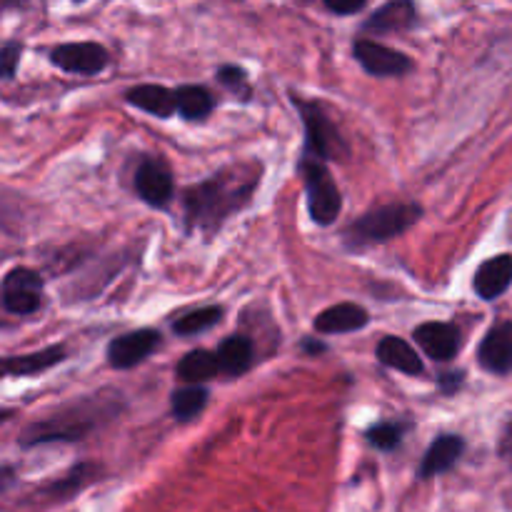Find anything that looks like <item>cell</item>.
<instances>
[{
    "label": "cell",
    "mask_w": 512,
    "mask_h": 512,
    "mask_svg": "<svg viewBox=\"0 0 512 512\" xmlns=\"http://www.w3.org/2000/svg\"><path fill=\"white\" fill-rule=\"evenodd\" d=\"M175 93V110L188 120H200L210 115L213 110V95L200 85H183V88L173 90Z\"/></svg>",
    "instance_id": "22"
},
{
    "label": "cell",
    "mask_w": 512,
    "mask_h": 512,
    "mask_svg": "<svg viewBox=\"0 0 512 512\" xmlns=\"http://www.w3.org/2000/svg\"><path fill=\"white\" fill-rule=\"evenodd\" d=\"M160 345V333L158 330H133V333H125L120 338L110 340L108 345V363L115 370H128L135 365L143 363L150 353Z\"/></svg>",
    "instance_id": "8"
},
{
    "label": "cell",
    "mask_w": 512,
    "mask_h": 512,
    "mask_svg": "<svg viewBox=\"0 0 512 512\" xmlns=\"http://www.w3.org/2000/svg\"><path fill=\"white\" fill-rule=\"evenodd\" d=\"M208 390L203 385H188V388L175 390L173 398H170V410H173V418L180 423H188V420L198 418L203 413V408L208 405Z\"/></svg>",
    "instance_id": "23"
},
{
    "label": "cell",
    "mask_w": 512,
    "mask_h": 512,
    "mask_svg": "<svg viewBox=\"0 0 512 512\" xmlns=\"http://www.w3.org/2000/svg\"><path fill=\"white\" fill-rule=\"evenodd\" d=\"M65 348L63 345H50V348L38 350L30 355H18V358H0V378H23V375H38L53 365L63 363Z\"/></svg>",
    "instance_id": "15"
},
{
    "label": "cell",
    "mask_w": 512,
    "mask_h": 512,
    "mask_svg": "<svg viewBox=\"0 0 512 512\" xmlns=\"http://www.w3.org/2000/svg\"><path fill=\"white\" fill-rule=\"evenodd\" d=\"M218 373V358H215V353H208V350H190L178 363V378L190 385L205 383V380L215 378Z\"/></svg>",
    "instance_id": "21"
},
{
    "label": "cell",
    "mask_w": 512,
    "mask_h": 512,
    "mask_svg": "<svg viewBox=\"0 0 512 512\" xmlns=\"http://www.w3.org/2000/svg\"><path fill=\"white\" fill-rule=\"evenodd\" d=\"M218 80L225 85L228 90H233L238 98L248 100L250 98V83H248V75H245L243 68H235V65H223L218 70Z\"/></svg>",
    "instance_id": "26"
},
{
    "label": "cell",
    "mask_w": 512,
    "mask_h": 512,
    "mask_svg": "<svg viewBox=\"0 0 512 512\" xmlns=\"http://www.w3.org/2000/svg\"><path fill=\"white\" fill-rule=\"evenodd\" d=\"M15 480V470L8 468V465H0V493H5V490L13 485Z\"/></svg>",
    "instance_id": "30"
},
{
    "label": "cell",
    "mask_w": 512,
    "mask_h": 512,
    "mask_svg": "<svg viewBox=\"0 0 512 512\" xmlns=\"http://www.w3.org/2000/svg\"><path fill=\"white\" fill-rule=\"evenodd\" d=\"M512 285V253H500L475 270L473 288L478 298L498 300Z\"/></svg>",
    "instance_id": "13"
},
{
    "label": "cell",
    "mask_w": 512,
    "mask_h": 512,
    "mask_svg": "<svg viewBox=\"0 0 512 512\" xmlns=\"http://www.w3.org/2000/svg\"><path fill=\"white\" fill-rule=\"evenodd\" d=\"M465 453V440L460 435H440L425 453L423 463H420V478L428 480L435 475L448 473L450 468L458 465V460Z\"/></svg>",
    "instance_id": "14"
},
{
    "label": "cell",
    "mask_w": 512,
    "mask_h": 512,
    "mask_svg": "<svg viewBox=\"0 0 512 512\" xmlns=\"http://www.w3.org/2000/svg\"><path fill=\"white\" fill-rule=\"evenodd\" d=\"M465 383L463 370H455V373H443L440 375V388H443L445 395H455Z\"/></svg>",
    "instance_id": "29"
},
{
    "label": "cell",
    "mask_w": 512,
    "mask_h": 512,
    "mask_svg": "<svg viewBox=\"0 0 512 512\" xmlns=\"http://www.w3.org/2000/svg\"><path fill=\"white\" fill-rule=\"evenodd\" d=\"M415 20H418V10L413 0H390L370 15L363 28L370 33H400V30L413 28Z\"/></svg>",
    "instance_id": "16"
},
{
    "label": "cell",
    "mask_w": 512,
    "mask_h": 512,
    "mask_svg": "<svg viewBox=\"0 0 512 512\" xmlns=\"http://www.w3.org/2000/svg\"><path fill=\"white\" fill-rule=\"evenodd\" d=\"M305 350H308V353H323L325 345L323 343H305Z\"/></svg>",
    "instance_id": "31"
},
{
    "label": "cell",
    "mask_w": 512,
    "mask_h": 512,
    "mask_svg": "<svg viewBox=\"0 0 512 512\" xmlns=\"http://www.w3.org/2000/svg\"><path fill=\"white\" fill-rule=\"evenodd\" d=\"M255 185H258V175H215L185 193V218L193 228L213 233L223 225V220L250 203Z\"/></svg>",
    "instance_id": "1"
},
{
    "label": "cell",
    "mask_w": 512,
    "mask_h": 512,
    "mask_svg": "<svg viewBox=\"0 0 512 512\" xmlns=\"http://www.w3.org/2000/svg\"><path fill=\"white\" fill-rule=\"evenodd\" d=\"M353 55L370 75H378V78H390V75H405L413 68V60L408 55H403L400 50L388 48V45H380L375 40H355Z\"/></svg>",
    "instance_id": "7"
},
{
    "label": "cell",
    "mask_w": 512,
    "mask_h": 512,
    "mask_svg": "<svg viewBox=\"0 0 512 512\" xmlns=\"http://www.w3.org/2000/svg\"><path fill=\"white\" fill-rule=\"evenodd\" d=\"M215 358H218L220 373H228L238 378V375L248 373L250 365H253V343L248 338H243V335H233V338L220 343Z\"/></svg>",
    "instance_id": "20"
},
{
    "label": "cell",
    "mask_w": 512,
    "mask_h": 512,
    "mask_svg": "<svg viewBox=\"0 0 512 512\" xmlns=\"http://www.w3.org/2000/svg\"><path fill=\"white\" fill-rule=\"evenodd\" d=\"M480 368L493 375L512 373V320L495 323L478 348Z\"/></svg>",
    "instance_id": "11"
},
{
    "label": "cell",
    "mask_w": 512,
    "mask_h": 512,
    "mask_svg": "<svg viewBox=\"0 0 512 512\" xmlns=\"http://www.w3.org/2000/svg\"><path fill=\"white\" fill-rule=\"evenodd\" d=\"M20 53H23L20 43H8L0 48V78H13L20 63Z\"/></svg>",
    "instance_id": "27"
},
{
    "label": "cell",
    "mask_w": 512,
    "mask_h": 512,
    "mask_svg": "<svg viewBox=\"0 0 512 512\" xmlns=\"http://www.w3.org/2000/svg\"><path fill=\"white\" fill-rule=\"evenodd\" d=\"M23 0H5V5H20Z\"/></svg>",
    "instance_id": "32"
},
{
    "label": "cell",
    "mask_w": 512,
    "mask_h": 512,
    "mask_svg": "<svg viewBox=\"0 0 512 512\" xmlns=\"http://www.w3.org/2000/svg\"><path fill=\"white\" fill-rule=\"evenodd\" d=\"M300 173H303L305 190H308L310 218L318 225L335 223L343 210V195H340L333 175L320 163V158H313V155H305L300 160Z\"/></svg>",
    "instance_id": "4"
},
{
    "label": "cell",
    "mask_w": 512,
    "mask_h": 512,
    "mask_svg": "<svg viewBox=\"0 0 512 512\" xmlns=\"http://www.w3.org/2000/svg\"><path fill=\"white\" fill-rule=\"evenodd\" d=\"M50 60L65 73L98 75L108 65V50L98 43H65L53 48Z\"/></svg>",
    "instance_id": "9"
},
{
    "label": "cell",
    "mask_w": 512,
    "mask_h": 512,
    "mask_svg": "<svg viewBox=\"0 0 512 512\" xmlns=\"http://www.w3.org/2000/svg\"><path fill=\"white\" fill-rule=\"evenodd\" d=\"M300 115H303L305 123V155H313V158L330 160L340 158L345 153L343 138H340L338 128H335L333 120L323 113L318 103H305V100L295 98Z\"/></svg>",
    "instance_id": "5"
},
{
    "label": "cell",
    "mask_w": 512,
    "mask_h": 512,
    "mask_svg": "<svg viewBox=\"0 0 512 512\" xmlns=\"http://www.w3.org/2000/svg\"><path fill=\"white\" fill-rule=\"evenodd\" d=\"M135 190L153 208H165L173 200V175L158 158H145L135 170Z\"/></svg>",
    "instance_id": "10"
},
{
    "label": "cell",
    "mask_w": 512,
    "mask_h": 512,
    "mask_svg": "<svg viewBox=\"0 0 512 512\" xmlns=\"http://www.w3.org/2000/svg\"><path fill=\"white\" fill-rule=\"evenodd\" d=\"M370 323L368 310L360 308L355 303H340L333 308L323 310V313L315 318V330L318 333H353V330L365 328Z\"/></svg>",
    "instance_id": "17"
},
{
    "label": "cell",
    "mask_w": 512,
    "mask_h": 512,
    "mask_svg": "<svg viewBox=\"0 0 512 512\" xmlns=\"http://www.w3.org/2000/svg\"><path fill=\"white\" fill-rule=\"evenodd\" d=\"M413 338L423 348V353L438 363L453 360L463 345V335L453 323H423L420 328H415Z\"/></svg>",
    "instance_id": "12"
},
{
    "label": "cell",
    "mask_w": 512,
    "mask_h": 512,
    "mask_svg": "<svg viewBox=\"0 0 512 512\" xmlns=\"http://www.w3.org/2000/svg\"><path fill=\"white\" fill-rule=\"evenodd\" d=\"M115 398H83L68 403L65 408L55 410L40 423L28 425L23 430L20 445L23 448H33V445L43 443H73V440H83L85 435L93 433L103 420L115 415Z\"/></svg>",
    "instance_id": "2"
},
{
    "label": "cell",
    "mask_w": 512,
    "mask_h": 512,
    "mask_svg": "<svg viewBox=\"0 0 512 512\" xmlns=\"http://www.w3.org/2000/svg\"><path fill=\"white\" fill-rule=\"evenodd\" d=\"M423 215V208L418 203H390L383 208L370 210L368 215L353 223L345 233L350 245H378L385 240H393L403 235L405 230L413 228Z\"/></svg>",
    "instance_id": "3"
},
{
    "label": "cell",
    "mask_w": 512,
    "mask_h": 512,
    "mask_svg": "<svg viewBox=\"0 0 512 512\" xmlns=\"http://www.w3.org/2000/svg\"><path fill=\"white\" fill-rule=\"evenodd\" d=\"M378 360L388 368L400 370L405 375H420L423 373V360L420 355L410 348V343H405L403 338H383L378 343Z\"/></svg>",
    "instance_id": "19"
},
{
    "label": "cell",
    "mask_w": 512,
    "mask_h": 512,
    "mask_svg": "<svg viewBox=\"0 0 512 512\" xmlns=\"http://www.w3.org/2000/svg\"><path fill=\"white\" fill-rule=\"evenodd\" d=\"M405 428L400 423H380L375 428L368 430V440L380 450H393L398 448L400 440H403Z\"/></svg>",
    "instance_id": "25"
},
{
    "label": "cell",
    "mask_w": 512,
    "mask_h": 512,
    "mask_svg": "<svg viewBox=\"0 0 512 512\" xmlns=\"http://www.w3.org/2000/svg\"><path fill=\"white\" fill-rule=\"evenodd\" d=\"M125 100L155 118H170L175 113V93L163 85H135L125 93Z\"/></svg>",
    "instance_id": "18"
},
{
    "label": "cell",
    "mask_w": 512,
    "mask_h": 512,
    "mask_svg": "<svg viewBox=\"0 0 512 512\" xmlns=\"http://www.w3.org/2000/svg\"><path fill=\"white\" fill-rule=\"evenodd\" d=\"M220 318H223V308H218V305H210V308L193 310V313H188V315H183L180 320H175L173 330L178 335H183V338H188V335H198V333H203V330L213 328L215 323H220Z\"/></svg>",
    "instance_id": "24"
},
{
    "label": "cell",
    "mask_w": 512,
    "mask_h": 512,
    "mask_svg": "<svg viewBox=\"0 0 512 512\" xmlns=\"http://www.w3.org/2000/svg\"><path fill=\"white\" fill-rule=\"evenodd\" d=\"M365 3H368V0H325V5L338 15L358 13V10L365 8Z\"/></svg>",
    "instance_id": "28"
},
{
    "label": "cell",
    "mask_w": 512,
    "mask_h": 512,
    "mask_svg": "<svg viewBox=\"0 0 512 512\" xmlns=\"http://www.w3.org/2000/svg\"><path fill=\"white\" fill-rule=\"evenodd\" d=\"M0 300L15 315L35 313L43 303V278L30 268L10 270L0 285Z\"/></svg>",
    "instance_id": "6"
}]
</instances>
